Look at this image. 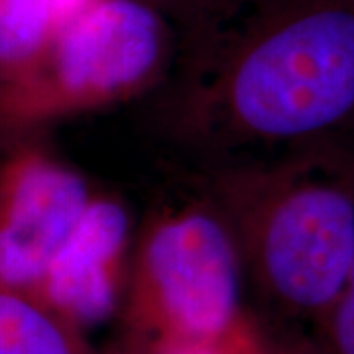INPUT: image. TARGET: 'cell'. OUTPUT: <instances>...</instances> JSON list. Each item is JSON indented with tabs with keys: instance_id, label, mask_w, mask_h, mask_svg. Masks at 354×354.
<instances>
[{
	"instance_id": "8",
	"label": "cell",
	"mask_w": 354,
	"mask_h": 354,
	"mask_svg": "<svg viewBox=\"0 0 354 354\" xmlns=\"http://www.w3.org/2000/svg\"><path fill=\"white\" fill-rule=\"evenodd\" d=\"M81 0H0V85L32 71Z\"/></svg>"
},
{
	"instance_id": "4",
	"label": "cell",
	"mask_w": 354,
	"mask_h": 354,
	"mask_svg": "<svg viewBox=\"0 0 354 354\" xmlns=\"http://www.w3.org/2000/svg\"><path fill=\"white\" fill-rule=\"evenodd\" d=\"M177 32L148 0H81L39 64L0 85V132L18 134L148 93L167 75Z\"/></svg>"
},
{
	"instance_id": "11",
	"label": "cell",
	"mask_w": 354,
	"mask_h": 354,
	"mask_svg": "<svg viewBox=\"0 0 354 354\" xmlns=\"http://www.w3.org/2000/svg\"><path fill=\"white\" fill-rule=\"evenodd\" d=\"M262 354H329L311 333L281 330L276 333L264 327Z\"/></svg>"
},
{
	"instance_id": "6",
	"label": "cell",
	"mask_w": 354,
	"mask_h": 354,
	"mask_svg": "<svg viewBox=\"0 0 354 354\" xmlns=\"http://www.w3.org/2000/svg\"><path fill=\"white\" fill-rule=\"evenodd\" d=\"M136 230L127 203L97 191L34 295L83 329L116 313Z\"/></svg>"
},
{
	"instance_id": "2",
	"label": "cell",
	"mask_w": 354,
	"mask_h": 354,
	"mask_svg": "<svg viewBox=\"0 0 354 354\" xmlns=\"http://www.w3.org/2000/svg\"><path fill=\"white\" fill-rule=\"evenodd\" d=\"M205 197L241 254L246 283L274 313L313 325L354 250V150L339 140L215 169Z\"/></svg>"
},
{
	"instance_id": "1",
	"label": "cell",
	"mask_w": 354,
	"mask_h": 354,
	"mask_svg": "<svg viewBox=\"0 0 354 354\" xmlns=\"http://www.w3.org/2000/svg\"><path fill=\"white\" fill-rule=\"evenodd\" d=\"M230 20L193 46L174 104L181 138L291 150L354 127V0H260Z\"/></svg>"
},
{
	"instance_id": "7",
	"label": "cell",
	"mask_w": 354,
	"mask_h": 354,
	"mask_svg": "<svg viewBox=\"0 0 354 354\" xmlns=\"http://www.w3.org/2000/svg\"><path fill=\"white\" fill-rule=\"evenodd\" d=\"M0 354H99L87 329L30 291L0 286Z\"/></svg>"
},
{
	"instance_id": "5",
	"label": "cell",
	"mask_w": 354,
	"mask_h": 354,
	"mask_svg": "<svg viewBox=\"0 0 354 354\" xmlns=\"http://www.w3.org/2000/svg\"><path fill=\"white\" fill-rule=\"evenodd\" d=\"M95 187L73 165L38 146L0 164V286L36 293L73 232Z\"/></svg>"
},
{
	"instance_id": "9",
	"label": "cell",
	"mask_w": 354,
	"mask_h": 354,
	"mask_svg": "<svg viewBox=\"0 0 354 354\" xmlns=\"http://www.w3.org/2000/svg\"><path fill=\"white\" fill-rule=\"evenodd\" d=\"M311 335L329 354H354V250L341 288L311 325Z\"/></svg>"
},
{
	"instance_id": "10",
	"label": "cell",
	"mask_w": 354,
	"mask_h": 354,
	"mask_svg": "<svg viewBox=\"0 0 354 354\" xmlns=\"http://www.w3.org/2000/svg\"><path fill=\"white\" fill-rule=\"evenodd\" d=\"M164 10L177 30L185 32L191 46L211 38L221 26L239 12V0H148Z\"/></svg>"
},
{
	"instance_id": "3",
	"label": "cell",
	"mask_w": 354,
	"mask_h": 354,
	"mask_svg": "<svg viewBox=\"0 0 354 354\" xmlns=\"http://www.w3.org/2000/svg\"><path fill=\"white\" fill-rule=\"evenodd\" d=\"M244 286L234 239L205 195L153 211L136 230L116 311L122 354H262L264 325L246 309Z\"/></svg>"
}]
</instances>
